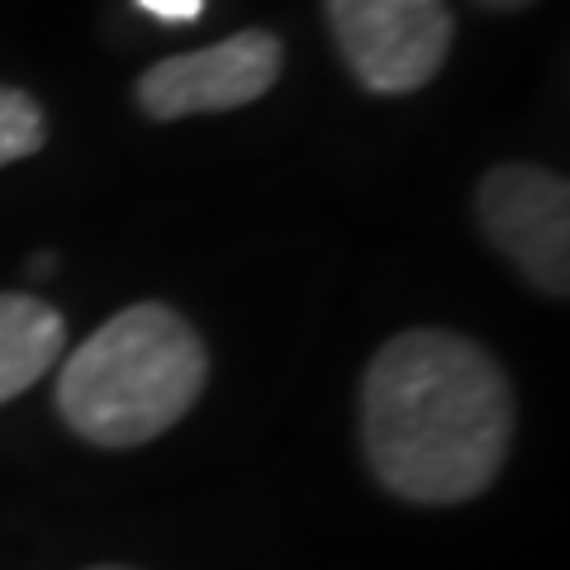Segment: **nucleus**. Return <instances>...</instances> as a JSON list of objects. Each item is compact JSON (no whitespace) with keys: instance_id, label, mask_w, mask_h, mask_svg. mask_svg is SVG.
I'll return each instance as SVG.
<instances>
[{"instance_id":"f257e3e1","label":"nucleus","mask_w":570,"mask_h":570,"mask_svg":"<svg viewBox=\"0 0 570 570\" xmlns=\"http://www.w3.org/2000/svg\"><path fill=\"white\" fill-rule=\"evenodd\" d=\"M513 390L494 356L448 328H409L362 376V452L409 504H466L504 471Z\"/></svg>"},{"instance_id":"f03ea898","label":"nucleus","mask_w":570,"mask_h":570,"mask_svg":"<svg viewBox=\"0 0 570 570\" xmlns=\"http://www.w3.org/2000/svg\"><path fill=\"white\" fill-rule=\"evenodd\" d=\"M209 356L181 314L157 299L119 309L58 371V414L96 448H142L181 423L205 390Z\"/></svg>"},{"instance_id":"7ed1b4c3","label":"nucleus","mask_w":570,"mask_h":570,"mask_svg":"<svg viewBox=\"0 0 570 570\" xmlns=\"http://www.w3.org/2000/svg\"><path fill=\"white\" fill-rule=\"evenodd\" d=\"M328 24L352 77L376 96L419 91L448 62V0H328Z\"/></svg>"},{"instance_id":"20e7f679","label":"nucleus","mask_w":570,"mask_h":570,"mask_svg":"<svg viewBox=\"0 0 570 570\" xmlns=\"http://www.w3.org/2000/svg\"><path fill=\"white\" fill-rule=\"evenodd\" d=\"M475 214L494 253L519 272L532 291L566 299L570 291V186L566 176L504 163L485 171L475 190Z\"/></svg>"},{"instance_id":"39448f33","label":"nucleus","mask_w":570,"mask_h":570,"mask_svg":"<svg viewBox=\"0 0 570 570\" xmlns=\"http://www.w3.org/2000/svg\"><path fill=\"white\" fill-rule=\"evenodd\" d=\"M281 39L266 29H243L234 39L176 52L153 62L134 86V100L148 119H186V115H224L262 100L281 77Z\"/></svg>"},{"instance_id":"423d86ee","label":"nucleus","mask_w":570,"mask_h":570,"mask_svg":"<svg viewBox=\"0 0 570 570\" xmlns=\"http://www.w3.org/2000/svg\"><path fill=\"white\" fill-rule=\"evenodd\" d=\"M67 324L39 295L0 291V404L33 390L62 356Z\"/></svg>"},{"instance_id":"0eeeda50","label":"nucleus","mask_w":570,"mask_h":570,"mask_svg":"<svg viewBox=\"0 0 570 570\" xmlns=\"http://www.w3.org/2000/svg\"><path fill=\"white\" fill-rule=\"evenodd\" d=\"M48 142V119L39 110V100L14 86H0V167L33 157Z\"/></svg>"},{"instance_id":"6e6552de","label":"nucleus","mask_w":570,"mask_h":570,"mask_svg":"<svg viewBox=\"0 0 570 570\" xmlns=\"http://www.w3.org/2000/svg\"><path fill=\"white\" fill-rule=\"evenodd\" d=\"M138 10L157 14V20H171V24H190V20H200L205 0H138Z\"/></svg>"},{"instance_id":"1a4fd4ad","label":"nucleus","mask_w":570,"mask_h":570,"mask_svg":"<svg viewBox=\"0 0 570 570\" xmlns=\"http://www.w3.org/2000/svg\"><path fill=\"white\" fill-rule=\"evenodd\" d=\"M480 6H490V10H523V6H532V0H480Z\"/></svg>"},{"instance_id":"9d476101","label":"nucleus","mask_w":570,"mask_h":570,"mask_svg":"<svg viewBox=\"0 0 570 570\" xmlns=\"http://www.w3.org/2000/svg\"><path fill=\"white\" fill-rule=\"evenodd\" d=\"M52 262H58L52 253H39V257H33V272H39V276H48V272H52Z\"/></svg>"},{"instance_id":"9b49d317","label":"nucleus","mask_w":570,"mask_h":570,"mask_svg":"<svg viewBox=\"0 0 570 570\" xmlns=\"http://www.w3.org/2000/svg\"><path fill=\"white\" fill-rule=\"evenodd\" d=\"M91 570H129V566H91Z\"/></svg>"}]
</instances>
